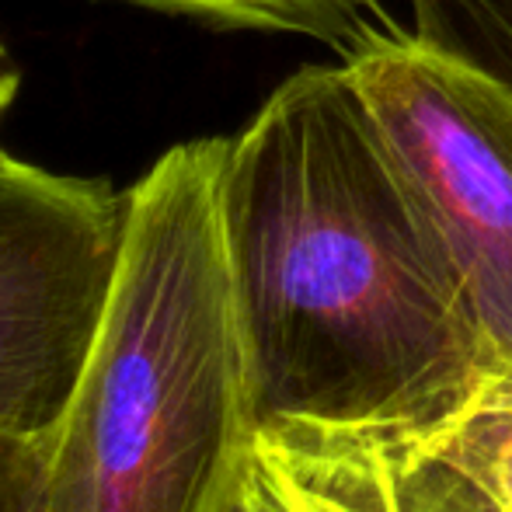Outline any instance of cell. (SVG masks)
<instances>
[{
    "instance_id": "1",
    "label": "cell",
    "mask_w": 512,
    "mask_h": 512,
    "mask_svg": "<svg viewBox=\"0 0 512 512\" xmlns=\"http://www.w3.org/2000/svg\"><path fill=\"white\" fill-rule=\"evenodd\" d=\"M220 206L262 418L436 425L502 373L345 60L227 136Z\"/></svg>"
},
{
    "instance_id": "2",
    "label": "cell",
    "mask_w": 512,
    "mask_h": 512,
    "mask_svg": "<svg viewBox=\"0 0 512 512\" xmlns=\"http://www.w3.org/2000/svg\"><path fill=\"white\" fill-rule=\"evenodd\" d=\"M227 136L126 192L115 283L42 450L39 512H223L262 425L220 206Z\"/></svg>"
},
{
    "instance_id": "3",
    "label": "cell",
    "mask_w": 512,
    "mask_h": 512,
    "mask_svg": "<svg viewBox=\"0 0 512 512\" xmlns=\"http://www.w3.org/2000/svg\"><path fill=\"white\" fill-rule=\"evenodd\" d=\"M345 67L415 185L499 370L512 373V88L415 32L373 28Z\"/></svg>"
},
{
    "instance_id": "4",
    "label": "cell",
    "mask_w": 512,
    "mask_h": 512,
    "mask_svg": "<svg viewBox=\"0 0 512 512\" xmlns=\"http://www.w3.org/2000/svg\"><path fill=\"white\" fill-rule=\"evenodd\" d=\"M126 192L0 150V439L46 446L95 349Z\"/></svg>"
},
{
    "instance_id": "5",
    "label": "cell",
    "mask_w": 512,
    "mask_h": 512,
    "mask_svg": "<svg viewBox=\"0 0 512 512\" xmlns=\"http://www.w3.org/2000/svg\"><path fill=\"white\" fill-rule=\"evenodd\" d=\"M223 512H495L436 425L262 418Z\"/></svg>"
},
{
    "instance_id": "6",
    "label": "cell",
    "mask_w": 512,
    "mask_h": 512,
    "mask_svg": "<svg viewBox=\"0 0 512 512\" xmlns=\"http://www.w3.org/2000/svg\"><path fill=\"white\" fill-rule=\"evenodd\" d=\"M129 4L220 28L304 35L338 53H349L363 35L373 32L370 14L377 11V0H129Z\"/></svg>"
},
{
    "instance_id": "7",
    "label": "cell",
    "mask_w": 512,
    "mask_h": 512,
    "mask_svg": "<svg viewBox=\"0 0 512 512\" xmlns=\"http://www.w3.org/2000/svg\"><path fill=\"white\" fill-rule=\"evenodd\" d=\"M453 464L495 512H512V373L488 377L453 415L436 422Z\"/></svg>"
},
{
    "instance_id": "8",
    "label": "cell",
    "mask_w": 512,
    "mask_h": 512,
    "mask_svg": "<svg viewBox=\"0 0 512 512\" xmlns=\"http://www.w3.org/2000/svg\"><path fill=\"white\" fill-rule=\"evenodd\" d=\"M411 32L512 88V0H408Z\"/></svg>"
},
{
    "instance_id": "9",
    "label": "cell",
    "mask_w": 512,
    "mask_h": 512,
    "mask_svg": "<svg viewBox=\"0 0 512 512\" xmlns=\"http://www.w3.org/2000/svg\"><path fill=\"white\" fill-rule=\"evenodd\" d=\"M42 450L0 439V512H39Z\"/></svg>"
},
{
    "instance_id": "10",
    "label": "cell",
    "mask_w": 512,
    "mask_h": 512,
    "mask_svg": "<svg viewBox=\"0 0 512 512\" xmlns=\"http://www.w3.org/2000/svg\"><path fill=\"white\" fill-rule=\"evenodd\" d=\"M18 84H21L18 67L11 63L7 49L0 46V115H4V112H7V105L14 102V95H18Z\"/></svg>"
}]
</instances>
